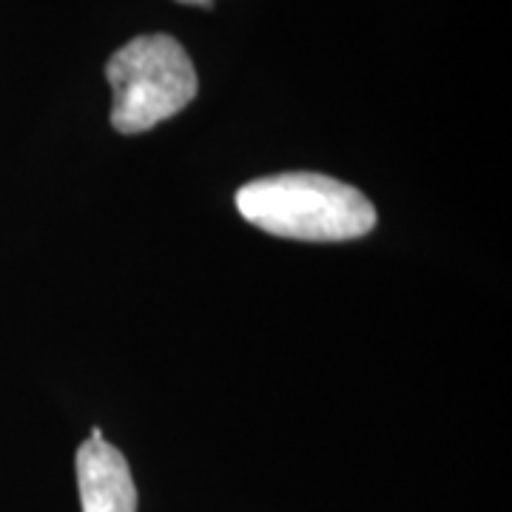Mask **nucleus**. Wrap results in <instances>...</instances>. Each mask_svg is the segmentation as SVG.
<instances>
[{"instance_id": "1", "label": "nucleus", "mask_w": 512, "mask_h": 512, "mask_svg": "<svg viewBox=\"0 0 512 512\" xmlns=\"http://www.w3.org/2000/svg\"><path fill=\"white\" fill-rule=\"evenodd\" d=\"M237 211L254 228L299 242H348L376 228V208L353 185L316 171L251 180L237 191Z\"/></svg>"}, {"instance_id": "2", "label": "nucleus", "mask_w": 512, "mask_h": 512, "mask_svg": "<svg viewBox=\"0 0 512 512\" xmlns=\"http://www.w3.org/2000/svg\"><path fill=\"white\" fill-rule=\"evenodd\" d=\"M111 126L120 134H146L171 120L197 97L200 80L191 57L171 35H140L106 63Z\"/></svg>"}, {"instance_id": "3", "label": "nucleus", "mask_w": 512, "mask_h": 512, "mask_svg": "<svg viewBox=\"0 0 512 512\" xmlns=\"http://www.w3.org/2000/svg\"><path fill=\"white\" fill-rule=\"evenodd\" d=\"M74 467L83 512H137V484L126 456L103 441L100 427L80 444Z\"/></svg>"}, {"instance_id": "4", "label": "nucleus", "mask_w": 512, "mask_h": 512, "mask_svg": "<svg viewBox=\"0 0 512 512\" xmlns=\"http://www.w3.org/2000/svg\"><path fill=\"white\" fill-rule=\"evenodd\" d=\"M177 3H185V6H205V9L214 6V0H177Z\"/></svg>"}]
</instances>
